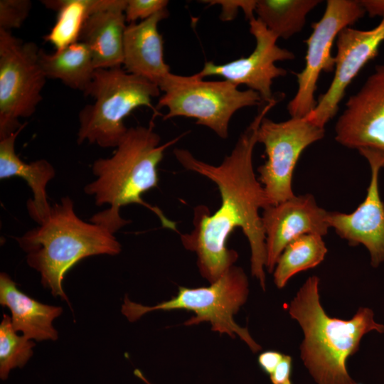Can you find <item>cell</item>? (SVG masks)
<instances>
[{
    "instance_id": "cell-1",
    "label": "cell",
    "mask_w": 384,
    "mask_h": 384,
    "mask_svg": "<svg viewBox=\"0 0 384 384\" xmlns=\"http://www.w3.org/2000/svg\"><path fill=\"white\" fill-rule=\"evenodd\" d=\"M267 102L240 136L231 153L218 165L197 159L188 150L176 149L174 154L187 170L213 181L220 196V208L213 214L203 206L194 211V228L181 234L186 249L195 252L199 271L210 283L218 279L238 259V253L227 247L229 235L240 228L251 250V272L265 290V235L259 209L270 206L264 188L256 178L252 154L257 143V132L262 119L277 103Z\"/></svg>"
},
{
    "instance_id": "cell-2",
    "label": "cell",
    "mask_w": 384,
    "mask_h": 384,
    "mask_svg": "<svg viewBox=\"0 0 384 384\" xmlns=\"http://www.w3.org/2000/svg\"><path fill=\"white\" fill-rule=\"evenodd\" d=\"M178 137L160 144V137L149 127L137 126L128 130L110 158H100L92 166L96 180L86 185L85 192L94 196L95 204H109V209L95 214L90 222L101 225L112 233L129 223L119 215L121 207L139 204L151 210L163 227L177 232L176 225L157 207L146 203L142 194L158 186L157 168L164 151L175 144Z\"/></svg>"
},
{
    "instance_id": "cell-3",
    "label": "cell",
    "mask_w": 384,
    "mask_h": 384,
    "mask_svg": "<svg viewBox=\"0 0 384 384\" xmlns=\"http://www.w3.org/2000/svg\"><path fill=\"white\" fill-rule=\"evenodd\" d=\"M319 284V277H309L288 306L304 332L301 358L316 384H360L348 374L347 360L366 334L384 333V325L375 321L367 307H360L349 320L330 317L321 304Z\"/></svg>"
},
{
    "instance_id": "cell-4",
    "label": "cell",
    "mask_w": 384,
    "mask_h": 384,
    "mask_svg": "<svg viewBox=\"0 0 384 384\" xmlns=\"http://www.w3.org/2000/svg\"><path fill=\"white\" fill-rule=\"evenodd\" d=\"M26 253L28 265L41 274L42 284L54 297L69 304L62 282L66 273L82 259L97 255H116L121 245L113 233L75 213L68 196L51 206L48 215L37 228L17 238Z\"/></svg>"
},
{
    "instance_id": "cell-5",
    "label": "cell",
    "mask_w": 384,
    "mask_h": 384,
    "mask_svg": "<svg viewBox=\"0 0 384 384\" xmlns=\"http://www.w3.org/2000/svg\"><path fill=\"white\" fill-rule=\"evenodd\" d=\"M160 92L156 84L121 66L96 69L83 92L95 101L79 113L78 143L87 141L103 148L117 147L128 130L124 119L137 107L153 109L152 99Z\"/></svg>"
},
{
    "instance_id": "cell-6",
    "label": "cell",
    "mask_w": 384,
    "mask_h": 384,
    "mask_svg": "<svg viewBox=\"0 0 384 384\" xmlns=\"http://www.w3.org/2000/svg\"><path fill=\"white\" fill-rule=\"evenodd\" d=\"M248 293V280L244 270L233 265L210 286L197 288L179 287L175 297L155 306H143L132 302L125 296L122 313L133 322L142 315L156 310L191 311L196 316L186 321L185 325L208 321L213 331L226 334L233 338L238 336L252 352L256 353L261 350V346L251 337L247 329L240 326L233 318L246 302Z\"/></svg>"
},
{
    "instance_id": "cell-7",
    "label": "cell",
    "mask_w": 384,
    "mask_h": 384,
    "mask_svg": "<svg viewBox=\"0 0 384 384\" xmlns=\"http://www.w3.org/2000/svg\"><path fill=\"white\" fill-rule=\"evenodd\" d=\"M158 86L164 94L157 107L168 109L164 119L193 118L198 124L210 128L223 139L228 137V124L235 112L263 102L252 90H240L238 85L225 80H204L198 73L183 76L170 73Z\"/></svg>"
},
{
    "instance_id": "cell-8",
    "label": "cell",
    "mask_w": 384,
    "mask_h": 384,
    "mask_svg": "<svg viewBox=\"0 0 384 384\" xmlns=\"http://www.w3.org/2000/svg\"><path fill=\"white\" fill-rule=\"evenodd\" d=\"M40 48L11 31L0 29V139L16 132L42 100L46 76L39 61Z\"/></svg>"
},
{
    "instance_id": "cell-9",
    "label": "cell",
    "mask_w": 384,
    "mask_h": 384,
    "mask_svg": "<svg viewBox=\"0 0 384 384\" xmlns=\"http://www.w3.org/2000/svg\"><path fill=\"white\" fill-rule=\"evenodd\" d=\"M325 129L304 118L291 117L276 122L265 117L257 132L267 157L258 167V180L270 206L287 201L295 195L292 188L294 169L303 151L321 139Z\"/></svg>"
},
{
    "instance_id": "cell-10",
    "label": "cell",
    "mask_w": 384,
    "mask_h": 384,
    "mask_svg": "<svg viewBox=\"0 0 384 384\" xmlns=\"http://www.w3.org/2000/svg\"><path fill=\"white\" fill-rule=\"evenodd\" d=\"M366 13L360 1H326L322 17L311 24L313 31L305 41V66L296 73L297 91L287 105L291 117L304 118L315 108L314 93L321 73L335 69V57L331 55L335 39L343 28L354 24Z\"/></svg>"
},
{
    "instance_id": "cell-11",
    "label": "cell",
    "mask_w": 384,
    "mask_h": 384,
    "mask_svg": "<svg viewBox=\"0 0 384 384\" xmlns=\"http://www.w3.org/2000/svg\"><path fill=\"white\" fill-rule=\"evenodd\" d=\"M249 23L256 46L247 57L225 64L208 61L197 73L202 78L218 75L238 86L245 85L257 92L263 102H269L275 99L272 91L273 80L287 75V70L276 66L275 63L293 60L295 55L292 51L278 46L276 43L278 38L259 19L253 18Z\"/></svg>"
},
{
    "instance_id": "cell-12",
    "label": "cell",
    "mask_w": 384,
    "mask_h": 384,
    "mask_svg": "<svg viewBox=\"0 0 384 384\" xmlns=\"http://www.w3.org/2000/svg\"><path fill=\"white\" fill-rule=\"evenodd\" d=\"M384 42V16L375 28L359 30L343 28L336 38L334 75L326 92L322 94L315 108L305 118L324 128L336 114L346 90L361 70L375 58Z\"/></svg>"
},
{
    "instance_id": "cell-13",
    "label": "cell",
    "mask_w": 384,
    "mask_h": 384,
    "mask_svg": "<svg viewBox=\"0 0 384 384\" xmlns=\"http://www.w3.org/2000/svg\"><path fill=\"white\" fill-rule=\"evenodd\" d=\"M335 133L336 141L346 147L384 155V63L349 97Z\"/></svg>"
},
{
    "instance_id": "cell-14",
    "label": "cell",
    "mask_w": 384,
    "mask_h": 384,
    "mask_svg": "<svg viewBox=\"0 0 384 384\" xmlns=\"http://www.w3.org/2000/svg\"><path fill=\"white\" fill-rule=\"evenodd\" d=\"M359 153L370 168L366 198L351 213L329 212L328 223L351 245H364L369 252L371 265L377 267L384 262V203L378 186L379 173L384 168V155L370 150Z\"/></svg>"
},
{
    "instance_id": "cell-15",
    "label": "cell",
    "mask_w": 384,
    "mask_h": 384,
    "mask_svg": "<svg viewBox=\"0 0 384 384\" xmlns=\"http://www.w3.org/2000/svg\"><path fill=\"white\" fill-rule=\"evenodd\" d=\"M329 213L319 207L314 197L309 193L294 196L264 209L261 218L268 272L274 271L282 251L293 240L308 233L325 235L330 228Z\"/></svg>"
},
{
    "instance_id": "cell-16",
    "label": "cell",
    "mask_w": 384,
    "mask_h": 384,
    "mask_svg": "<svg viewBox=\"0 0 384 384\" xmlns=\"http://www.w3.org/2000/svg\"><path fill=\"white\" fill-rule=\"evenodd\" d=\"M127 4V0L92 1L80 40L89 48L95 69L122 65Z\"/></svg>"
},
{
    "instance_id": "cell-17",
    "label": "cell",
    "mask_w": 384,
    "mask_h": 384,
    "mask_svg": "<svg viewBox=\"0 0 384 384\" xmlns=\"http://www.w3.org/2000/svg\"><path fill=\"white\" fill-rule=\"evenodd\" d=\"M167 9L138 23L127 25L123 39L125 70L151 82L159 83L170 73L164 57V41L158 26L169 16Z\"/></svg>"
},
{
    "instance_id": "cell-18",
    "label": "cell",
    "mask_w": 384,
    "mask_h": 384,
    "mask_svg": "<svg viewBox=\"0 0 384 384\" xmlns=\"http://www.w3.org/2000/svg\"><path fill=\"white\" fill-rule=\"evenodd\" d=\"M0 304L11 311V322L16 331H21L28 338L38 341L58 338L53 321L62 314L63 309L29 297L20 291L4 272L0 274Z\"/></svg>"
},
{
    "instance_id": "cell-19",
    "label": "cell",
    "mask_w": 384,
    "mask_h": 384,
    "mask_svg": "<svg viewBox=\"0 0 384 384\" xmlns=\"http://www.w3.org/2000/svg\"><path fill=\"white\" fill-rule=\"evenodd\" d=\"M25 126L26 124L16 132L0 139V179L18 176L26 181L33 193V198L27 202L28 210L31 218L40 224L51 208L47 199L46 186L55 176V171L45 159L26 163L16 154L15 142Z\"/></svg>"
},
{
    "instance_id": "cell-20",
    "label": "cell",
    "mask_w": 384,
    "mask_h": 384,
    "mask_svg": "<svg viewBox=\"0 0 384 384\" xmlns=\"http://www.w3.org/2000/svg\"><path fill=\"white\" fill-rule=\"evenodd\" d=\"M39 61L47 78L59 80L68 87L83 92L96 70L91 52L82 41L52 53L40 48Z\"/></svg>"
},
{
    "instance_id": "cell-21",
    "label": "cell",
    "mask_w": 384,
    "mask_h": 384,
    "mask_svg": "<svg viewBox=\"0 0 384 384\" xmlns=\"http://www.w3.org/2000/svg\"><path fill=\"white\" fill-rule=\"evenodd\" d=\"M319 0H257L255 12L267 28L278 38L288 39L299 33L307 14Z\"/></svg>"
},
{
    "instance_id": "cell-22",
    "label": "cell",
    "mask_w": 384,
    "mask_h": 384,
    "mask_svg": "<svg viewBox=\"0 0 384 384\" xmlns=\"http://www.w3.org/2000/svg\"><path fill=\"white\" fill-rule=\"evenodd\" d=\"M321 235H302L291 241L280 255L274 270V281L283 288L296 274L319 265L327 252Z\"/></svg>"
},
{
    "instance_id": "cell-23",
    "label": "cell",
    "mask_w": 384,
    "mask_h": 384,
    "mask_svg": "<svg viewBox=\"0 0 384 384\" xmlns=\"http://www.w3.org/2000/svg\"><path fill=\"white\" fill-rule=\"evenodd\" d=\"M93 0H44L42 4L58 12L57 19L50 31L43 36L60 50L78 42L83 26L91 14Z\"/></svg>"
},
{
    "instance_id": "cell-24",
    "label": "cell",
    "mask_w": 384,
    "mask_h": 384,
    "mask_svg": "<svg viewBox=\"0 0 384 384\" xmlns=\"http://www.w3.org/2000/svg\"><path fill=\"white\" fill-rule=\"evenodd\" d=\"M35 343L14 330L11 317L4 314L0 324V378L4 380L10 371L22 368L33 355Z\"/></svg>"
},
{
    "instance_id": "cell-25",
    "label": "cell",
    "mask_w": 384,
    "mask_h": 384,
    "mask_svg": "<svg viewBox=\"0 0 384 384\" xmlns=\"http://www.w3.org/2000/svg\"><path fill=\"white\" fill-rule=\"evenodd\" d=\"M31 6L29 0H1L0 29L11 31L19 28L27 18Z\"/></svg>"
},
{
    "instance_id": "cell-26",
    "label": "cell",
    "mask_w": 384,
    "mask_h": 384,
    "mask_svg": "<svg viewBox=\"0 0 384 384\" xmlns=\"http://www.w3.org/2000/svg\"><path fill=\"white\" fill-rule=\"evenodd\" d=\"M166 0H127L125 9L126 21L132 23L137 20H146L157 12L167 9Z\"/></svg>"
},
{
    "instance_id": "cell-27",
    "label": "cell",
    "mask_w": 384,
    "mask_h": 384,
    "mask_svg": "<svg viewBox=\"0 0 384 384\" xmlns=\"http://www.w3.org/2000/svg\"><path fill=\"white\" fill-rule=\"evenodd\" d=\"M209 4H218L222 7L220 18L227 21L233 19L240 8L244 11L245 17L250 21L255 18L254 13L256 6L255 0H217L203 1Z\"/></svg>"
},
{
    "instance_id": "cell-28",
    "label": "cell",
    "mask_w": 384,
    "mask_h": 384,
    "mask_svg": "<svg viewBox=\"0 0 384 384\" xmlns=\"http://www.w3.org/2000/svg\"><path fill=\"white\" fill-rule=\"evenodd\" d=\"M292 370V359L287 355H284L274 370L270 374L272 384H292L291 380Z\"/></svg>"
},
{
    "instance_id": "cell-29",
    "label": "cell",
    "mask_w": 384,
    "mask_h": 384,
    "mask_svg": "<svg viewBox=\"0 0 384 384\" xmlns=\"http://www.w3.org/2000/svg\"><path fill=\"white\" fill-rule=\"evenodd\" d=\"M284 354L274 351H267L258 356V363L261 369L267 374H272Z\"/></svg>"
},
{
    "instance_id": "cell-30",
    "label": "cell",
    "mask_w": 384,
    "mask_h": 384,
    "mask_svg": "<svg viewBox=\"0 0 384 384\" xmlns=\"http://www.w3.org/2000/svg\"><path fill=\"white\" fill-rule=\"evenodd\" d=\"M360 2L370 17L384 16V0H361Z\"/></svg>"
},
{
    "instance_id": "cell-31",
    "label": "cell",
    "mask_w": 384,
    "mask_h": 384,
    "mask_svg": "<svg viewBox=\"0 0 384 384\" xmlns=\"http://www.w3.org/2000/svg\"><path fill=\"white\" fill-rule=\"evenodd\" d=\"M134 373L136 376L142 379L145 383L151 384L139 369L134 370Z\"/></svg>"
}]
</instances>
